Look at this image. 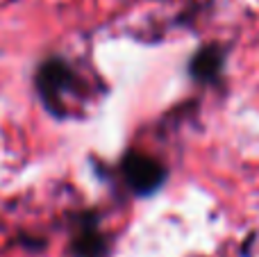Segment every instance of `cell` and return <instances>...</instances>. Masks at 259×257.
Returning <instances> with one entry per match:
<instances>
[{
    "label": "cell",
    "mask_w": 259,
    "mask_h": 257,
    "mask_svg": "<svg viewBox=\"0 0 259 257\" xmlns=\"http://www.w3.org/2000/svg\"><path fill=\"white\" fill-rule=\"evenodd\" d=\"M34 89L46 112L64 121L73 116V100H77L84 91V82L68 59L53 55L36 66Z\"/></svg>",
    "instance_id": "cell-1"
},
{
    "label": "cell",
    "mask_w": 259,
    "mask_h": 257,
    "mask_svg": "<svg viewBox=\"0 0 259 257\" xmlns=\"http://www.w3.org/2000/svg\"><path fill=\"white\" fill-rule=\"evenodd\" d=\"M118 173H121L123 185L137 198L155 196L166 185V178H168L164 164L143 150H127L118 162Z\"/></svg>",
    "instance_id": "cell-2"
},
{
    "label": "cell",
    "mask_w": 259,
    "mask_h": 257,
    "mask_svg": "<svg viewBox=\"0 0 259 257\" xmlns=\"http://www.w3.org/2000/svg\"><path fill=\"white\" fill-rule=\"evenodd\" d=\"M71 253L73 257H107L109 239L103 230L98 209H84L75 214L71 232Z\"/></svg>",
    "instance_id": "cell-3"
},
{
    "label": "cell",
    "mask_w": 259,
    "mask_h": 257,
    "mask_svg": "<svg viewBox=\"0 0 259 257\" xmlns=\"http://www.w3.org/2000/svg\"><path fill=\"white\" fill-rule=\"evenodd\" d=\"M228 66V50L221 44H207L200 46L191 55L187 64V73L196 84L202 87H216L225 75Z\"/></svg>",
    "instance_id": "cell-4"
}]
</instances>
